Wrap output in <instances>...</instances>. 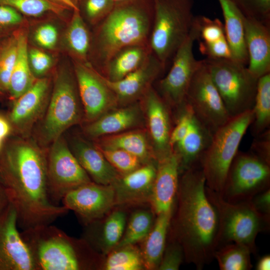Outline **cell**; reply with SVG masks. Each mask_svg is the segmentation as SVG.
<instances>
[{"label":"cell","mask_w":270,"mask_h":270,"mask_svg":"<svg viewBox=\"0 0 270 270\" xmlns=\"http://www.w3.org/2000/svg\"><path fill=\"white\" fill-rule=\"evenodd\" d=\"M0 182L22 230L51 224L68 211L51 200L46 154L32 142L19 140L0 151Z\"/></svg>","instance_id":"cell-1"},{"label":"cell","mask_w":270,"mask_h":270,"mask_svg":"<svg viewBox=\"0 0 270 270\" xmlns=\"http://www.w3.org/2000/svg\"><path fill=\"white\" fill-rule=\"evenodd\" d=\"M180 174L176 210L169 228L170 238L181 245L186 262L201 270L212 261L218 247V216L207 196L200 166Z\"/></svg>","instance_id":"cell-2"},{"label":"cell","mask_w":270,"mask_h":270,"mask_svg":"<svg viewBox=\"0 0 270 270\" xmlns=\"http://www.w3.org/2000/svg\"><path fill=\"white\" fill-rule=\"evenodd\" d=\"M154 18L152 0H132L115 4L97 24L90 54L92 66L102 73L119 51L137 44H149Z\"/></svg>","instance_id":"cell-3"},{"label":"cell","mask_w":270,"mask_h":270,"mask_svg":"<svg viewBox=\"0 0 270 270\" xmlns=\"http://www.w3.org/2000/svg\"><path fill=\"white\" fill-rule=\"evenodd\" d=\"M20 232L36 270H80L92 264V259L82 250L87 246L86 240H75L51 224Z\"/></svg>","instance_id":"cell-4"},{"label":"cell","mask_w":270,"mask_h":270,"mask_svg":"<svg viewBox=\"0 0 270 270\" xmlns=\"http://www.w3.org/2000/svg\"><path fill=\"white\" fill-rule=\"evenodd\" d=\"M154 18L149 46L163 66L172 62L190 32L193 0H152Z\"/></svg>","instance_id":"cell-5"},{"label":"cell","mask_w":270,"mask_h":270,"mask_svg":"<svg viewBox=\"0 0 270 270\" xmlns=\"http://www.w3.org/2000/svg\"><path fill=\"white\" fill-rule=\"evenodd\" d=\"M205 188L218 216V247L235 242L246 246L252 254H256V236L259 233L268 230L270 218L258 212L250 200L230 202L206 186Z\"/></svg>","instance_id":"cell-6"},{"label":"cell","mask_w":270,"mask_h":270,"mask_svg":"<svg viewBox=\"0 0 270 270\" xmlns=\"http://www.w3.org/2000/svg\"><path fill=\"white\" fill-rule=\"evenodd\" d=\"M253 119L252 110L230 118L213 134L201 158L206 186L220 195L229 167Z\"/></svg>","instance_id":"cell-7"},{"label":"cell","mask_w":270,"mask_h":270,"mask_svg":"<svg viewBox=\"0 0 270 270\" xmlns=\"http://www.w3.org/2000/svg\"><path fill=\"white\" fill-rule=\"evenodd\" d=\"M230 118L252 110L258 78L232 59L203 60Z\"/></svg>","instance_id":"cell-8"},{"label":"cell","mask_w":270,"mask_h":270,"mask_svg":"<svg viewBox=\"0 0 270 270\" xmlns=\"http://www.w3.org/2000/svg\"><path fill=\"white\" fill-rule=\"evenodd\" d=\"M80 103L74 74L66 68L60 70L56 76L40 131L43 144H52L80 122L82 116Z\"/></svg>","instance_id":"cell-9"},{"label":"cell","mask_w":270,"mask_h":270,"mask_svg":"<svg viewBox=\"0 0 270 270\" xmlns=\"http://www.w3.org/2000/svg\"><path fill=\"white\" fill-rule=\"evenodd\" d=\"M270 186V164L250 152L238 150L226 178L221 196L236 203L250 200Z\"/></svg>","instance_id":"cell-10"},{"label":"cell","mask_w":270,"mask_h":270,"mask_svg":"<svg viewBox=\"0 0 270 270\" xmlns=\"http://www.w3.org/2000/svg\"><path fill=\"white\" fill-rule=\"evenodd\" d=\"M198 24L194 16L188 36L175 53L167 74L158 84L156 91L170 108L176 110L185 102L191 80L202 60H197L193 52L194 44L198 36Z\"/></svg>","instance_id":"cell-11"},{"label":"cell","mask_w":270,"mask_h":270,"mask_svg":"<svg viewBox=\"0 0 270 270\" xmlns=\"http://www.w3.org/2000/svg\"><path fill=\"white\" fill-rule=\"evenodd\" d=\"M46 162L48 193L55 204L70 191L92 182L62 136L51 144Z\"/></svg>","instance_id":"cell-12"},{"label":"cell","mask_w":270,"mask_h":270,"mask_svg":"<svg viewBox=\"0 0 270 270\" xmlns=\"http://www.w3.org/2000/svg\"><path fill=\"white\" fill-rule=\"evenodd\" d=\"M185 102L212 134L230 118L203 60L191 80Z\"/></svg>","instance_id":"cell-13"},{"label":"cell","mask_w":270,"mask_h":270,"mask_svg":"<svg viewBox=\"0 0 270 270\" xmlns=\"http://www.w3.org/2000/svg\"><path fill=\"white\" fill-rule=\"evenodd\" d=\"M74 72L86 120L91 122L114 108L116 98L90 62L74 61Z\"/></svg>","instance_id":"cell-14"},{"label":"cell","mask_w":270,"mask_h":270,"mask_svg":"<svg viewBox=\"0 0 270 270\" xmlns=\"http://www.w3.org/2000/svg\"><path fill=\"white\" fill-rule=\"evenodd\" d=\"M61 202L86 225L100 220L116 206L112 185H102L92 181L68 192Z\"/></svg>","instance_id":"cell-15"},{"label":"cell","mask_w":270,"mask_h":270,"mask_svg":"<svg viewBox=\"0 0 270 270\" xmlns=\"http://www.w3.org/2000/svg\"><path fill=\"white\" fill-rule=\"evenodd\" d=\"M18 227L16 210L10 204L0 216V270H36Z\"/></svg>","instance_id":"cell-16"},{"label":"cell","mask_w":270,"mask_h":270,"mask_svg":"<svg viewBox=\"0 0 270 270\" xmlns=\"http://www.w3.org/2000/svg\"><path fill=\"white\" fill-rule=\"evenodd\" d=\"M142 98L152 154L158 161L172 152L170 145L173 128L170 108L152 86Z\"/></svg>","instance_id":"cell-17"},{"label":"cell","mask_w":270,"mask_h":270,"mask_svg":"<svg viewBox=\"0 0 270 270\" xmlns=\"http://www.w3.org/2000/svg\"><path fill=\"white\" fill-rule=\"evenodd\" d=\"M156 167L157 161L152 160L120 175L111 184L114 192L116 205L150 202Z\"/></svg>","instance_id":"cell-18"},{"label":"cell","mask_w":270,"mask_h":270,"mask_svg":"<svg viewBox=\"0 0 270 270\" xmlns=\"http://www.w3.org/2000/svg\"><path fill=\"white\" fill-rule=\"evenodd\" d=\"M165 68L152 53L138 68L116 81L101 77L114 94L118 104H124L142 98Z\"/></svg>","instance_id":"cell-19"},{"label":"cell","mask_w":270,"mask_h":270,"mask_svg":"<svg viewBox=\"0 0 270 270\" xmlns=\"http://www.w3.org/2000/svg\"><path fill=\"white\" fill-rule=\"evenodd\" d=\"M180 174L178 158L173 152L157 161L150 201L152 210L156 216L174 208Z\"/></svg>","instance_id":"cell-20"},{"label":"cell","mask_w":270,"mask_h":270,"mask_svg":"<svg viewBox=\"0 0 270 270\" xmlns=\"http://www.w3.org/2000/svg\"><path fill=\"white\" fill-rule=\"evenodd\" d=\"M244 22L247 68L259 78L270 73V25L246 17Z\"/></svg>","instance_id":"cell-21"},{"label":"cell","mask_w":270,"mask_h":270,"mask_svg":"<svg viewBox=\"0 0 270 270\" xmlns=\"http://www.w3.org/2000/svg\"><path fill=\"white\" fill-rule=\"evenodd\" d=\"M212 136V132L194 114L188 130L172 148V152L178 158L180 174L200 166L201 158L209 146Z\"/></svg>","instance_id":"cell-22"},{"label":"cell","mask_w":270,"mask_h":270,"mask_svg":"<svg viewBox=\"0 0 270 270\" xmlns=\"http://www.w3.org/2000/svg\"><path fill=\"white\" fill-rule=\"evenodd\" d=\"M48 87V78L36 79L28 90L15 99L10 115L15 126L24 130L34 122L44 106Z\"/></svg>","instance_id":"cell-23"},{"label":"cell","mask_w":270,"mask_h":270,"mask_svg":"<svg viewBox=\"0 0 270 270\" xmlns=\"http://www.w3.org/2000/svg\"><path fill=\"white\" fill-rule=\"evenodd\" d=\"M71 150L92 182L111 185L120 176L96 146L78 139L74 142Z\"/></svg>","instance_id":"cell-24"},{"label":"cell","mask_w":270,"mask_h":270,"mask_svg":"<svg viewBox=\"0 0 270 270\" xmlns=\"http://www.w3.org/2000/svg\"><path fill=\"white\" fill-rule=\"evenodd\" d=\"M140 106L133 104L112 109L90 122L84 128L88 136L96 138L122 132L135 127L141 120Z\"/></svg>","instance_id":"cell-25"},{"label":"cell","mask_w":270,"mask_h":270,"mask_svg":"<svg viewBox=\"0 0 270 270\" xmlns=\"http://www.w3.org/2000/svg\"><path fill=\"white\" fill-rule=\"evenodd\" d=\"M224 16V27L232 60L247 66V52L244 32V16L232 0H218Z\"/></svg>","instance_id":"cell-26"},{"label":"cell","mask_w":270,"mask_h":270,"mask_svg":"<svg viewBox=\"0 0 270 270\" xmlns=\"http://www.w3.org/2000/svg\"><path fill=\"white\" fill-rule=\"evenodd\" d=\"M174 207L171 210L156 215L152 227L144 240L142 254L144 268L158 270L165 249L167 236Z\"/></svg>","instance_id":"cell-27"},{"label":"cell","mask_w":270,"mask_h":270,"mask_svg":"<svg viewBox=\"0 0 270 270\" xmlns=\"http://www.w3.org/2000/svg\"><path fill=\"white\" fill-rule=\"evenodd\" d=\"M151 54L149 44L126 47L108 61L100 74L110 81L120 80L141 66Z\"/></svg>","instance_id":"cell-28"},{"label":"cell","mask_w":270,"mask_h":270,"mask_svg":"<svg viewBox=\"0 0 270 270\" xmlns=\"http://www.w3.org/2000/svg\"><path fill=\"white\" fill-rule=\"evenodd\" d=\"M16 32L17 52L8 88L10 96L14 100L28 90L36 80L28 59L26 32L24 30H20Z\"/></svg>","instance_id":"cell-29"},{"label":"cell","mask_w":270,"mask_h":270,"mask_svg":"<svg viewBox=\"0 0 270 270\" xmlns=\"http://www.w3.org/2000/svg\"><path fill=\"white\" fill-rule=\"evenodd\" d=\"M102 138L98 146L122 150L138 157L142 164L156 160L150 144L143 130L122 132Z\"/></svg>","instance_id":"cell-30"},{"label":"cell","mask_w":270,"mask_h":270,"mask_svg":"<svg viewBox=\"0 0 270 270\" xmlns=\"http://www.w3.org/2000/svg\"><path fill=\"white\" fill-rule=\"evenodd\" d=\"M66 45L74 61L82 63L88 60L92 46V38L80 10L72 14L65 35Z\"/></svg>","instance_id":"cell-31"},{"label":"cell","mask_w":270,"mask_h":270,"mask_svg":"<svg viewBox=\"0 0 270 270\" xmlns=\"http://www.w3.org/2000/svg\"><path fill=\"white\" fill-rule=\"evenodd\" d=\"M126 215L122 210L110 213L105 220L100 234L87 237V242L96 244L104 254H108L121 240L126 228Z\"/></svg>","instance_id":"cell-32"},{"label":"cell","mask_w":270,"mask_h":270,"mask_svg":"<svg viewBox=\"0 0 270 270\" xmlns=\"http://www.w3.org/2000/svg\"><path fill=\"white\" fill-rule=\"evenodd\" d=\"M254 119L249 128L254 137L270 129V73L258 80Z\"/></svg>","instance_id":"cell-33"},{"label":"cell","mask_w":270,"mask_h":270,"mask_svg":"<svg viewBox=\"0 0 270 270\" xmlns=\"http://www.w3.org/2000/svg\"><path fill=\"white\" fill-rule=\"evenodd\" d=\"M251 254L246 246L230 242L219 246L215 250L214 258L220 270H250L252 267Z\"/></svg>","instance_id":"cell-34"},{"label":"cell","mask_w":270,"mask_h":270,"mask_svg":"<svg viewBox=\"0 0 270 270\" xmlns=\"http://www.w3.org/2000/svg\"><path fill=\"white\" fill-rule=\"evenodd\" d=\"M104 268L106 270L144 269L142 252L134 245L116 248L108 254Z\"/></svg>","instance_id":"cell-35"},{"label":"cell","mask_w":270,"mask_h":270,"mask_svg":"<svg viewBox=\"0 0 270 270\" xmlns=\"http://www.w3.org/2000/svg\"><path fill=\"white\" fill-rule=\"evenodd\" d=\"M154 214L152 211L146 210H139L134 212L125 228L121 240L116 248L134 245L144 240L154 224Z\"/></svg>","instance_id":"cell-36"},{"label":"cell","mask_w":270,"mask_h":270,"mask_svg":"<svg viewBox=\"0 0 270 270\" xmlns=\"http://www.w3.org/2000/svg\"><path fill=\"white\" fill-rule=\"evenodd\" d=\"M17 46L16 32L0 40V92H8Z\"/></svg>","instance_id":"cell-37"},{"label":"cell","mask_w":270,"mask_h":270,"mask_svg":"<svg viewBox=\"0 0 270 270\" xmlns=\"http://www.w3.org/2000/svg\"><path fill=\"white\" fill-rule=\"evenodd\" d=\"M0 4L10 6L21 14L34 17L48 12L60 15L68 10L47 0H0Z\"/></svg>","instance_id":"cell-38"},{"label":"cell","mask_w":270,"mask_h":270,"mask_svg":"<svg viewBox=\"0 0 270 270\" xmlns=\"http://www.w3.org/2000/svg\"><path fill=\"white\" fill-rule=\"evenodd\" d=\"M96 146L120 175L135 170L142 164L138 157L122 150L98 145Z\"/></svg>","instance_id":"cell-39"},{"label":"cell","mask_w":270,"mask_h":270,"mask_svg":"<svg viewBox=\"0 0 270 270\" xmlns=\"http://www.w3.org/2000/svg\"><path fill=\"white\" fill-rule=\"evenodd\" d=\"M246 18L270 25V0H232Z\"/></svg>","instance_id":"cell-40"},{"label":"cell","mask_w":270,"mask_h":270,"mask_svg":"<svg viewBox=\"0 0 270 270\" xmlns=\"http://www.w3.org/2000/svg\"><path fill=\"white\" fill-rule=\"evenodd\" d=\"M196 18L199 28L198 42L210 43L226 37L224 24L219 19L212 20L204 16Z\"/></svg>","instance_id":"cell-41"},{"label":"cell","mask_w":270,"mask_h":270,"mask_svg":"<svg viewBox=\"0 0 270 270\" xmlns=\"http://www.w3.org/2000/svg\"><path fill=\"white\" fill-rule=\"evenodd\" d=\"M114 4L112 0H82L80 10L92 24H98L112 11Z\"/></svg>","instance_id":"cell-42"},{"label":"cell","mask_w":270,"mask_h":270,"mask_svg":"<svg viewBox=\"0 0 270 270\" xmlns=\"http://www.w3.org/2000/svg\"><path fill=\"white\" fill-rule=\"evenodd\" d=\"M170 240L168 244H166L158 270H178L184 260V252L181 245L174 240Z\"/></svg>","instance_id":"cell-43"},{"label":"cell","mask_w":270,"mask_h":270,"mask_svg":"<svg viewBox=\"0 0 270 270\" xmlns=\"http://www.w3.org/2000/svg\"><path fill=\"white\" fill-rule=\"evenodd\" d=\"M198 44L200 52L208 58L232 59V51L226 37L210 43L198 42Z\"/></svg>","instance_id":"cell-44"},{"label":"cell","mask_w":270,"mask_h":270,"mask_svg":"<svg viewBox=\"0 0 270 270\" xmlns=\"http://www.w3.org/2000/svg\"><path fill=\"white\" fill-rule=\"evenodd\" d=\"M23 18L21 14L14 8L0 5V40L8 36L7 34L21 24Z\"/></svg>","instance_id":"cell-45"},{"label":"cell","mask_w":270,"mask_h":270,"mask_svg":"<svg viewBox=\"0 0 270 270\" xmlns=\"http://www.w3.org/2000/svg\"><path fill=\"white\" fill-rule=\"evenodd\" d=\"M58 36L57 28L50 24H46L39 26L34 33V40L37 44L47 49H52L55 47Z\"/></svg>","instance_id":"cell-46"},{"label":"cell","mask_w":270,"mask_h":270,"mask_svg":"<svg viewBox=\"0 0 270 270\" xmlns=\"http://www.w3.org/2000/svg\"><path fill=\"white\" fill-rule=\"evenodd\" d=\"M28 59L34 74L40 76L46 74L51 68L52 59L46 52L38 48L28 50Z\"/></svg>","instance_id":"cell-47"},{"label":"cell","mask_w":270,"mask_h":270,"mask_svg":"<svg viewBox=\"0 0 270 270\" xmlns=\"http://www.w3.org/2000/svg\"><path fill=\"white\" fill-rule=\"evenodd\" d=\"M254 138L250 152L270 164V129Z\"/></svg>","instance_id":"cell-48"},{"label":"cell","mask_w":270,"mask_h":270,"mask_svg":"<svg viewBox=\"0 0 270 270\" xmlns=\"http://www.w3.org/2000/svg\"><path fill=\"white\" fill-rule=\"evenodd\" d=\"M250 201L258 212L270 218V188L256 194Z\"/></svg>","instance_id":"cell-49"},{"label":"cell","mask_w":270,"mask_h":270,"mask_svg":"<svg viewBox=\"0 0 270 270\" xmlns=\"http://www.w3.org/2000/svg\"><path fill=\"white\" fill-rule=\"evenodd\" d=\"M68 10H80V5L82 0H47Z\"/></svg>","instance_id":"cell-50"},{"label":"cell","mask_w":270,"mask_h":270,"mask_svg":"<svg viewBox=\"0 0 270 270\" xmlns=\"http://www.w3.org/2000/svg\"><path fill=\"white\" fill-rule=\"evenodd\" d=\"M10 132V124L4 118L0 116V150L4 140L8 135Z\"/></svg>","instance_id":"cell-51"},{"label":"cell","mask_w":270,"mask_h":270,"mask_svg":"<svg viewBox=\"0 0 270 270\" xmlns=\"http://www.w3.org/2000/svg\"><path fill=\"white\" fill-rule=\"evenodd\" d=\"M10 204L6 190L0 182V216L6 209Z\"/></svg>","instance_id":"cell-52"},{"label":"cell","mask_w":270,"mask_h":270,"mask_svg":"<svg viewBox=\"0 0 270 270\" xmlns=\"http://www.w3.org/2000/svg\"><path fill=\"white\" fill-rule=\"evenodd\" d=\"M256 269V270H270V256L266 254L262 256L258 261Z\"/></svg>","instance_id":"cell-53"},{"label":"cell","mask_w":270,"mask_h":270,"mask_svg":"<svg viewBox=\"0 0 270 270\" xmlns=\"http://www.w3.org/2000/svg\"><path fill=\"white\" fill-rule=\"evenodd\" d=\"M114 3L115 4H120V3H122V2H128V1H130V0H112Z\"/></svg>","instance_id":"cell-54"}]
</instances>
